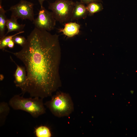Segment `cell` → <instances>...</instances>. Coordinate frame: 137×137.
<instances>
[{"label": "cell", "instance_id": "ba28073f", "mask_svg": "<svg viewBox=\"0 0 137 137\" xmlns=\"http://www.w3.org/2000/svg\"><path fill=\"white\" fill-rule=\"evenodd\" d=\"M11 59L16 65V68L14 74V82L17 87L20 88L25 82L27 77L25 67L20 66L16 64L11 57Z\"/></svg>", "mask_w": 137, "mask_h": 137}, {"label": "cell", "instance_id": "277c9868", "mask_svg": "<svg viewBox=\"0 0 137 137\" xmlns=\"http://www.w3.org/2000/svg\"><path fill=\"white\" fill-rule=\"evenodd\" d=\"M75 2L70 0H56L50 3L48 8L56 20L61 23L71 20Z\"/></svg>", "mask_w": 137, "mask_h": 137}, {"label": "cell", "instance_id": "2e32d148", "mask_svg": "<svg viewBox=\"0 0 137 137\" xmlns=\"http://www.w3.org/2000/svg\"><path fill=\"white\" fill-rule=\"evenodd\" d=\"M15 43L18 44L22 47L26 43L27 39L24 37L21 36L16 35L12 38Z\"/></svg>", "mask_w": 137, "mask_h": 137}, {"label": "cell", "instance_id": "9a60e30c", "mask_svg": "<svg viewBox=\"0 0 137 137\" xmlns=\"http://www.w3.org/2000/svg\"><path fill=\"white\" fill-rule=\"evenodd\" d=\"M24 31L18 32V33L12 35L5 36L0 40V49L3 50L7 47V45L9 42L12 39L13 37L16 35L24 32Z\"/></svg>", "mask_w": 137, "mask_h": 137}, {"label": "cell", "instance_id": "e0dca14e", "mask_svg": "<svg viewBox=\"0 0 137 137\" xmlns=\"http://www.w3.org/2000/svg\"><path fill=\"white\" fill-rule=\"evenodd\" d=\"M80 2L84 4H88L93 2H98L99 0H79Z\"/></svg>", "mask_w": 137, "mask_h": 137}, {"label": "cell", "instance_id": "9c48e42d", "mask_svg": "<svg viewBox=\"0 0 137 137\" xmlns=\"http://www.w3.org/2000/svg\"><path fill=\"white\" fill-rule=\"evenodd\" d=\"M80 26L76 22H71L66 24L63 28L59 30L60 32L68 37H71L79 32Z\"/></svg>", "mask_w": 137, "mask_h": 137}, {"label": "cell", "instance_id": "30bf717a", "mask_svg": "<svg viewBox=\"0 0 137 137\" xmlns=\"http://www.w3.org/2000/svg\"><path fill=\"white\" fill-rule=\"evenodd\" d=\"M17 20L16 18L11 16L10 19H7L6 23L7 31L5 36L9 33L12 31L19 32L23 31L25 24H19L17 22Z\"/></svg>", "mask_w": 137, "mask_h": 137}, {"label": "cell", "instance_id": "8fae6325", "mask_svg": "<svg viewBox=\"0 0 137 137\" xmlns=\"http://www.w3.org/2000/svg\"><path fill=\"white\" fill-rule=\"evenodd\" d=\"M6 11L2 5V0H0V38L5 36V31L7 19L5 14Z\"/></svg>", "mask_w": 137, "mask_h": 137}, {"label": "cell", "instance_id": "8992f818", "mask_svg": "<svg viewBox=\"0 0 137 137\" xmlns=\"http://www.w3.org/2000/svg\"><path fill=\"white\" fill-rule=\"evenodd\" d=\"M56 21L53 12L43 6L40 7L38 16L33 21V23L37 28L49 31L54 29Z\"/></svg>", "mask_w": 137, "mask_h": 137}, {"label": "cell", "instance_id": "5bb4252c", "mask_svg": "<svg viewBox=\"0 0 137 137\" xmlns=\"http://www.w3.org/2000/svg\"><path fill=\"white\" fill-rule=\"evenodd\" d=\"M88 13L90 15L101 11L102 7L101 3L97 2H93L87 4L86 6Z\"/></svg>", "mask_w": 137, "mask_h": 137}, {"label": "cell", "instance_id": "6da1fadb", "mask_svg": "<svg viewBox=\"0 0 137 137\" xmlns=\"http://www.w3.org/2000/svg\"><path fill=\"white\" fill-rule=\"evenodd\" d=\"M20 51L13 54L24 64L27 77L20 88L23 95L42 99L62 85L59 69L61 49L58 35L35 27Z\"/></svg>", "mask_w": 137, "mask_h": 137}, {"label": "cell", "instance_id": "d6986e66", "mask_svg": "<svg viewBox=\"0 0 137 137\" xmlns=\"http://www.w3.org/2000/svg\"><path fill=\"white\" fill-rule=\"evenodd\" d=\"M40 6V7L43 6V3L44 1L45 0H38Z\"/></svg>", "mask_w": 137, "mask_h": 137}, {"label": "cell", "instance_id": "4fadbf2b", "mask_svg": "<svg viewBox=\"0 0 137 137\" xmlns=\"http://www.w3.org/2000/svg\"><path fill=\"white\" fill-rule=\"evenodd\" d=\"M35 133L37 137H50L52 136L49 128L44 126H40L36 128Z\"/></svg>", "mask_w": 137, "mask_h": 137}, {"label": "cell", "instance_id": "ffe728a7", "mask_svg": "<svg viewBox=\"0 0 137 137\" xmlns=\"http://www.w3.org/2000/svg\"><path fill=\"white\" fill-rule=\"evenodd\" d=\"M130 92L131 94H133L134 93V91L133 90H131L130 91Z\"/></svg>", "mask_w": 137, "mask_h": 137}, {"label": "cell", "instance_id": "52a82bcc", "mask_svg": "<svg viewBox=\"0 0 137 137\" xmlns=\"http://www.w3.org/2000/svg\"><path fill=\"white\" fill-rule=\"evenodd\" d=\"M88 13L84 4L81 2H76L73 11L71 21L81 19H85Z\"/></svg>", "mask_w": 137, "mask_h": 137}, {"label": "cell", "instance_id": "ac0fdd59", "mask_svg": "<svg viewBox=\"0 0 137 137\" xmlns=\"http://www.w3.org/2000/svg\"><path fill=\"white\" fill-rule=\"evenodd\" d=\"M14 43H15L12 39L8 43L7 47L10 48H12L14 47Z\"/></svg>", "mask_w": 137, "mask_h": 137}, {"label": "cell", "instance_id": "5b68a950", "mask_svg": "<svg viewBox=\"0 0 137 137\" xmlns=\"http://www.w3.org/2000/svg\"><path fill=\"white\" fill-rule=\"evenodd\" d=\"M33 3L25 0H20L15 5L10 7L8 11L11 12V16L18 19H28L33 21L35 19Z\"/></svg>", "mask_w": 137, "mask_h": 137}, {"label": "cell", "instance_id": "7a4b0ae2", "mask_svg": "<svg viewBox=\"0 0 137 137\" xmlns=\"http://www.w3.org/2000/svg\"><path fill=\"white\" fill-rule=\"evenodd\" d=\"M26 98L15 95L10 99L9 106L15 110H21L29 113L34 118L45 113L46 109L43 99L38 97Z\"/></svg>", "mask_w": 137, "mask_h": 137}, {"label": "cell", "instance_id": "3957f363", "mask_svg": "<svg viewBox=\"0 0 137 137\" xmlns=\"http://www.w3.org/2000/svg\"><path fill=\"white\" fill-rule=\"evenodd\" d=\"M44 105L55 116L60 117L69 116L74 110L73 102L68 93L57 92Z\"/></svg>", "mask_w": 137, "mask_h": 137}, {"label": "cell", "instance_id": "7c38bea8", "mask_svg": "<svg viewBox=\"0 0 137 137\" xmlns=\"http://www.w3.org/2000/svg\"><path fill=\"white\" fill-rule=\"evenodd\" d=\"M9 105L7 103L1 102L0 103V126L5 124L7 117L10 111Z\"/></svg>", "mask_w": 137, "mask_h": 137}]
</instances>
